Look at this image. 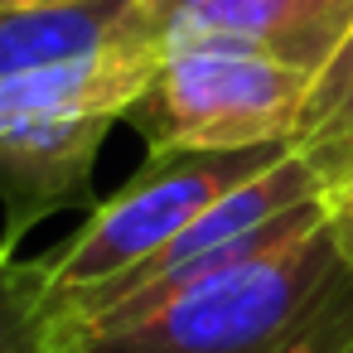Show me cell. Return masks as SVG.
<instances>
[{"label": "cell", "instance_id": "8fae6325", "mask_svg": "<svg viewBox=\"0 0 353 353\" xmlns=\"http://www.w3.org/2000/svg\"><path fill=\"white\" fill-rule=\"evenodd\" d=\"M324 223H329L334 247L353 261V174H343L339 184L324 189Z\"/></svg>", "mask_w": 353, "mask_h": 353}, {"label": "cell", "instance_id": "277c9868", "mask_svg": "<svg viewBox=\"0 0 353 353\" xmlns=\"http://www.w3.org/2000/svg\"><path fill=\"white\" fill-rule=\"evenodd\" d=\"M290 155V141L252 145V150H170L145 155V165L102 203H92L88 223L54 252L49 261V319L73 295L126 276L145 256H155L170 237H179L203 208H213L237 184L271 170Z\"/></svg>", "mask_w": 353, "mask_h": 353}, {"label": "cell", "instance_id": "52a82bcc", "mask_svg": "<svg viewBox=\"0 0 353 353\" xmlns=\"http://www.w3.org/2000/svg\"><path fill=\"white\" fill-rule=\"evenodd\" d=\"M155 63H160L155 44H112L83 59L0 78V131L25 126V121H63V117L126 121V112L155 78Z\"/></svg>", "mask_w": 353, "mask_h": 353}, {"label": "cell", "instance_id": "7a4b0ae2", "mask_svg": "<svg viewBox=\"0 0 353 353\" xmlns=\"http://www.w3.org/2000/svg\"><path fill=\"white\" fill-rule=\"evenodd\" d=\"M314 228H324V179L290 145V155H281L271 170L237 184L232 194H223L155 256H145L126 276L102 281V285L73 295L68 305H59L54 339L68 343L83 334L126 329V324L300 242Z\"/></svg>", "mask_w": 353, "mask_h": 353}, {"label": "cell", "instance_id": "8992f818", "mask_svg": "<svg viewBox=\"0 0 353 353\" xmlns=\"http://www.w3.org/2000/svg\"><path fill=\"white\" fill-rule=\"evenodd\" d=\"M117 117H63L0 131V256L20 237L68 208H92V165Z\"/></svg>", "mask_w": 353, "mask_h": 353}, {"label": "cell", "instance_id": "7c38bea8", "mask_svg": "<svg viewBox=\"0 0 353 353\" xmlns=\"http://www.w3.org/2000/svg\"><path fill=\"white\" fill-rule=\"evenodd\" d=\"M0 6H83V0H0Z\"/></svg>", "mask_w": 353, "mask_h": 353}, {"label": "cell", "instance_id": "5b68a950", "mask_svg": "<svg viewBox=\"0 0 353 353\" xmlns=\"http://www.w3.org/2000/svg\"><path fill=\"white\" fill-rule=\"evenodd\" d=\"M165 49H242L324 78L353 44V0H150Z\"/></svg>", "mask_w": 353, "mask_h": 353}, {"label": "cell", "instance_id": "3957f363", "mask_svg": "<svg viewBox=\"0 0 353 353\" xmlns=\"http://www.w3.org/2000/svg\"><path fill=\"white\" fill-rule=\"evenodd\" d=\"M319 78L242 49H165L155 78L126 112L150 155L252 150L295 141Z\"/></svg>", "mask_w": 353, "mask_h": 353}, {"label": "cell", "instance_id": "30bf717a", "mask_svg": "<svg viewBox=\"0 0 353 353\" xmlns=\"http://www.w3.org/2000/svg\"><path fill=\"white\" fill-rule=\"evenodd\" d=\"M0 353H63L49 319V261L0 256Z\"/></svg>", "mask_w": 353, "mask_h": 353}, {"label": "cell", "instance_id": "ba28073f", "mask_svg": "<svg viewBox=\"0 0 353 353\" xmlns=\"http://www.w3.org/2000/svg\"><path fill=\"white\" fill-rule=\"evenodd\" d=\"M112 44H155L150 0H83V6H0V78L83 59Z\"/></svg>", "mask_w": 353, "mask_h": 353}, {"label": "cell", "instance_id": "9c48e42d", "mask_svg": "<svg viewBox=\"0 0 353 353\" xmlns=\"http://www.w3.org/2000/svg\"><path fill=\"white\" fill-rule=\"evenodd\" d=\"M290 145L324 179V189L339 184L343 174H353V44L319 78Z\"/></svg>", "mask_w": 353, "mask_h": 353}, {"label": "cell", "instance_id": "6da1fadb", "mask_svg": "<svg viewBox=\"0 0 353 353\" xmlns=\"http://www.w3.org/2000/svg\"><path fill=\"white\" fill-rule=\"evenodd\" d=\"M63 353H353V261L329 223L300 242Z\"/></svg>", "mask_w": 353, "mask_h": 353}]
</instances>
